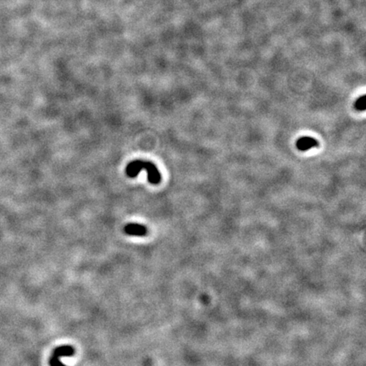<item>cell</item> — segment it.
<instances>
[{"label": "cell", "mask_w": 366, "mask_h": 366, "mask_svg": "<svg viewBox=\"0 0 366 366\" xmlns=\"http://www.w3.org/2000/svg\"><path fill=\"white\" fill-rule=\"evenodd\" d=\"M146 171L148 172V180L149 182L156 185L161 181V176L158 168L152 162L145 161H131L126 166V173L129 177L134 178L139 175L140 171Z\"/></svg>", "instance_id": "6da1fadb"}, {"label": "cell", "mask_w": 366, "mask_h": 366, "mask_svg": "<svg viewBox=\"0 0 366 366\" xmlns=\"http://www.w3.org/2000/svg\"><path fill=\"white\" fill-rule=\"evenodd\" d=\"M75 349L73 347L70 345H63L58 347L53 352L52 356L50 358V366H65L61 361L60 359L62 357H69L74 355Z\"/></svg>", "instance_id": "7a4b0ae2"}, {"label": "cell", "mask_w": 366, "mask_h": 366, "mask_svg": "<svg viewBox=\"0 0 366 366\" xmlns=\"http://www.w3.org/2000/svg\"><path fill=\"white\" fill-rule=\"evenodd\" d=\"M124 232L129 236L144 237L147 235L148 230L144 225L136 224V223H130L124 227Z\"/></svg>", "instance_id": "3957f363"}, {"label": "cell", "mask_w": 366, "mask_h": 366, "mask_svg": "<svg viewBox=\"0 0 366 366\" xmlns=\"http://www.w3.org/2000/svg\"><path fill=\"white\" fill-rule=\"evenodd\" d=\"M296 147L300 151H308L313 148L319 147V142L316 139L310 138V136H303L298 140L296 143Z\"/></svg>", "instance_id": "277c9868"}, {"label": "cell", "mask_w": 366, "mask_h": 366, "mask_svg": "<svg viewBox=\"0 0 366 366\" xmlns=\"http://www.w3.org/2000/svg\"><path fill=\"white\" fill-rule=\"evenodd\" d=\"M354 107L359 111H364L365 109V95L364 94L357 99L355 104H354Z\"/></svg>", "instance_id": "5b68a950"}]
</instances>
